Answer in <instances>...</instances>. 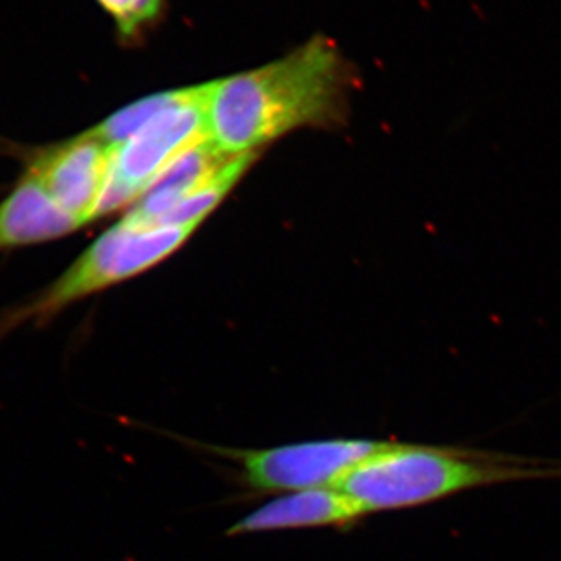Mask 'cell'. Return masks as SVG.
I'll return each instance as SVG.
<instances>
[{
	"mask_svg": "<svg viewBox=\"0 0 561 561\" xmlns=\"http://www.w3.org/2000/svg\"><path fill=\"white\" fill-rule=\"evenodd\" d=\"M356 80L337 44L313 36L268 65L214 80L209 139L225 157H238L298 128L341 127Z\"/></svg>",
	"mask_w": 561,
	"mask_h": 561,
	"instance_id": "1",
	"label": "cell"
},
{
	"mask_svg": "<svg viewBox=\"0 0 561 561\" xmlns=\"http://www.w3.org/2000/svg\"><path fill=\"white\" fill-rule=\"evenodd\" d=\"M561 478V463L511 456L387 443L335 483L364 515L401 511L497 483Z\"/></svg>",
	"mask_w": 561,
	"mask_h": 561,
	"instance_id": "2",
	"label": "cell"
},
{
	"mask_svg": "<svg viewBox=\"0 0 561 561\" xmlns=\"http://www.w3.org/2000/svg\"><path fill=\"white\" fill-rule=\"evenodd\" d=\"M197 228H130L119 221L35 297L0 312V341L21 328L43 327L69 306L149 271L183 247Z\"/></svg>",
	"mask_w": 561,
	"mask_h": 561,
	"instance_id": "3",
	"label": "cell"
},
{
	"mask_svg": "<svg viewBox=\"0 0 561 561\" xmlns=\"http://www.w3.org/2000/svg\"><path fill=\"white\" fill-rule=\"evenodd\" d=\"M389 442L367 438H327L289 443L265 449L210 446V451L241 465L242 482L260 494L327 489Z\"/></svg>",
	"mask_w": 561,
	"mask_h": 561,
	"instance_id": "4",
	"label": "cell"
},
{
	"mask_svg": "<svg viewBox=\"0 0 561 561\" xmlns=\"http://www.w3.org/2000/svg\"><path fill=\"white\" fill-rule=\"evenodd\" d=\"M213 81L183 88L175 103L151 117L111 153L108 172L139 198L184 150L208 136V99Z\"/></svg>",
	"mask_w": 561,
	"mask_h": 561,
	"instance_id": "5",
	"label": "cell"
},
{
	"mask_svg": "<svg viewBox=\"0 0 561 561\" xmlns=\"http://www.w3.org/2000/svg\"><path fill=\"white\" fill-rule=\"evenodd\" d=\"M113 150L87 133L28 151L24 175L31 176L81 227L94 221Z\"/></svg>",
	"mask_w": 561,
	"mask_h": 561,
	"instance_id": "6",
	"label": "cell"
},
{
	"mask_svg": "<svg viewBox=\"0 0 561 561\" xmlns=\"http://www.w3.org/2000/svg\"><path fill=\"white\" fill-rule=\"evenodd\" d=\"M364 516L359 505L334 486L294 491L243 516L227 535L242 537L264 531L348 527Z\"/></svg>",
	"mask_w": 561,
	"mask_h": 561,
	"instance_id": "7",
	"label": "cell"
},
{
	"mask_svg": "<svg viewBox=\"0 0 561 561\" xmlns=\"http://www.w3.org/2000/svg\"><path fill=\"white\" fill-rule=\"evenodd\" d=\"M232 157H225L209 136L184 150L150 184L135 208L122 219L130 228H153L158 221L179 206L187 195L197 191Z\"/></svg>",
	"mask_w": 561,
	"mask_h": 561,
	"instance_id": "8",
	"label": "cell"
},
{
	"mask_svg": "<svg viewBox=\"0 0 561 561\" xmlns=\"http://www.w3.org/2000/svg\"><path fill=\"white\" fill-rule=\"evenodd\" d=\"M80 227L35 180L22 173L14 190L0 202V253L57 241Z\"/></svg>",
	"mask_w": 561,
	"mask_h": 561,
	"instance_id": "9",
	"label": "cell"
},
{
	"mask_svg": "<svg viewBox=\"0 0 561 561\" xmlns=\"http://www.w3.org/2000/svg\"><path fill=\"white\" fill-rule=\"evenodd\" d=\"M260 157V151L238 154L217 169L210 179L187 195L171 213L165 214L157 227H186V225H202V221L213 213L230 194L232 187L249 171L253 162Z\"/></svg>",
	"mask_w": 561,
	"mask_h": 561,
	"instance_id": "10",
	"label": "cell"
},
{
	"mask_svg": "<svg viewBox=\"0 0 561 561\" xmlns=\"http://www.w3.org/2000/svg\"><path fill=\"white\" fill-rule=\"evenodd\" d=\"M181 94H183V88L157 92V94L140 99V101L133 102L125 108L116 111L101 124L84 133L90 135L91 138L101 140L110 149H116L125 140L130 139L136 131L140 130L151 117L157 116L162 110L179 101Z\"/></svg>",
	"mask_w": 561,
	"mask_h": 561,
	"instance_id": "11",
	"label": "cell"
},
{
	"mask_svg": "<svg viewBox=\"0 0 561 561\" xmlns=\"http://www.w3.org/2000/svg\"><path fill=\"white\" fill-rule=\"evenodd\" d=\"M124 41L140 38L160 22L165 0H95Z\"/></svg>",
	"mask_w": 561,
	"mask_h": 561,
	"instance_id": "12",
	"label": "cell"
}]
</instances>
